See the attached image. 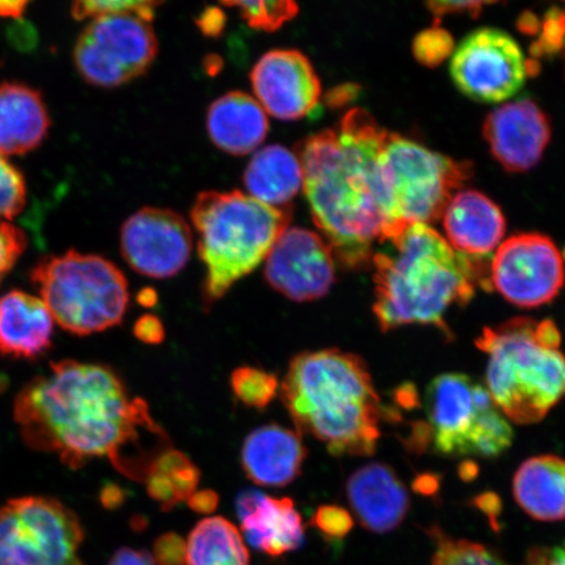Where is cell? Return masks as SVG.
Instances as JSON below:
<instances>
[{"label":"cell","instance_id":"1","mask_svg":"<svg viewBox=\"0 0 565 565\" xmlns=\"http://www.w3.org/2000/svg\"><path fill=\"white\" fill-rule=\"evenodd\" d=\"M21 436L71 469L106 458L126 478L146 482L171 439L141 398H131L108 366L63 360L35 377L15 401Z\"/></svg>","mask_w":565,"mask_h":565},{"label":"cell","instance_id":"2","mask_svg":"<svg viewBox=\"0 0 565 565\" xmlns=\"http://www.w3.org/2000/svg\"><path fill=\"white\" fill-rule=\"evenodd\" d=\"M386 132L356 108L337 129L317 132L298 148L313 221L350 270L371 266L374 245L384 244L377 162Z\"/></svg>","mask_w":565,"mask_h":565},{"label":"cell","instance_id":"3","mask_svg":"<svg viewBox=\"0 0 565 565\" xmlns=\"http://www.w3.org/2000/svg\"><path fill=\"white\" fill-rule=\"evenodd\" d=\"M385 244L371 263L373 312L384 333L424 324L449 334V310L469 303L478 285L490 286L482 259L456 252L427 224L409 225Z\"/></svg>","mask_w":565,"mask_h":565},{"label":"cell","instance_id":"4","mask_svg":"<svg viewBox=\"0 0 565 565\" xmlns=\"http://www.w3.org/2000/svg\"><path fill=\"white\" fill-rule=\"evenodd\" d=\"M280 391L299 433L331 455L369 457L376 450L383 408L359 356L337 349L302 352L289 363Z\"/></svg>","mask_w":565,"mask_h":565},{"label":"cell","instance_id":"5","mask_svg":"<svg viewBox=\"0 0 565 565\" xmlns=\"http://www.w3.org/2000/svg\"><path fill=\"white\" fill-rule=\"evenodd\" d=\"M553 321L533 318L486 328L477 341L486 353L487 392L501 414L518 424L542 420L565 397V355Z\"/></svg>","mask_w":565,"mask_h":565},{"label":"cell","instance_id":"6","mask_svg":"<svg viewBox=\"0 0 565 565\" xmlns=\"http://www.w3.org/2000/svg\"><path fill=\"white\" fill-rule=\"evenodd\" d=\"M291 212L267 206L242 192H204L192 210L198 252L206 266L204 299H222L256 270L288 228Z\"/></svg>","mask_w":565,"mask_h":565},{"label":"cell","instance_id":"7","mask_svg":"<svg viewBox=\"0 0 565 565\" xmlns=\"http://www.w3.org/2000/svg\"><path fill=\"white\" fill-rule=\"evenodd\" d=\"M471 164L428 150L412 139L386 132L377 173L385 239L409 225L435 223L457 190L471 177Z\"/></svg>","mask_w":565,"mask_h":565},{"label":"cell","instance_id":"8","mask_svg":"<svg viewBox=\"0 0 565 565\" xmlns=\"http://www.w3.org/2000/svg\"><path fill=\"white\" fill-rule=\"evenodd\" d=\"M32 282L62 329L89 335L117 327L129 308V285L110 260L70 250L42 259Z\"/></svg>","mask_w":565,"mask_h":565},{"label":"cell","instance_id":"9","mask_svg":"<svg viewBox=\"0 0 565 565\" xmlns=\"http://www.w3.org/2000/svg\"><path fill=\"white\" fill-rule=\"evenodd\" d=\"M422 429L444 456L498 457L511 447L513 429L483 385L461 373L436 377L424 395Z\"/></svg>","mask_w":565,"mask_h":565},{"label":"cell","instance_id":"10","mask_svg":"<svg viewBox=\"0 0 565 565\" xmlns=\"http://www.w3.org/2000/svg\"><path fill=\"white\" fill-rule=\"evenodd\" d=\"M79 519L54 499L30 497L0 507V565H83Z\"/></svg>","mask_w":565,"mask_h":565},{"label":"cell","instance_id":"11","mask_svg":"<svg viewBox=\"0 0 565 565\" xmlns=\"http://www.w3.org/2000/svg\"><path fill=\"white\" fill-rule=\"evenodd\" d=\"M157 54L150 21L136 13H118L92 19L77 39L74 58L84 79L113 88L145 74Z\"/></svg>","mask_w":565,"mask_h":565},{"label":"cell","instance_id":"12","mask_svg":"<svg viewBox=\"0 0 565 565\" xmlns=\"http://www.w3.org/2000/svg\"><path fill=\"white\" fill-rule=\"evenodd\" d=\"M529 63L511 34L479 28L459 42L450 61L457 88L472 100L503 103L524 87Z\"/></svg>","mask_w":565,"mask_h":565},{"label":"cell","instance_id":"13","mask_svg":"<svg viewBox=\"0 0 565 565\" xmlns=\"http://www.w3.org/2000/svg\"><path fill=\"white\" fill-rule=\"evenodd\" d=\"M564 280L562 253L553 239L540 233H520L508 238L492 258L490 286L521 308L553 301Z\"/></svg>","mask_w":565,"mask_h":565},{"label":"cell","instance_id":"14","mask_svg":"<svg viewBox=\"0 0 565 565\" xmlns=\"http://www.w3.org/2000/svg\"><path fill=\"white\" fill-rule=\"evenodd\" d=\"M121 249L132 270L154 279L171 278L189 263L192 228L171 210L147 207L127 218Z\"/></svg>","mask_w":565,"mask_h":565},{"label":"cell","instance_id":"15","mask_svg":"<svg viewBox=\"0 0 565 565\" xmlns=\"http://www.w3.org/2000/svg\"><path fill=\"white\" fill-rule=\"evenodd\" d=\"M265 277L289 300L321 299L335 281L333 252L316 232L287 228L266 257Z\"/></svg>","mask_w":565,"mask_h":565},{"label":"cell","instance_id":"16","mask_svg":"<svg viewBox=\"0 0 565 565\" xmlns=\"http://www.w3.org/2000/svg\"><path fill=\"white\" fill-rule=\"evenodd\" d=\"M250 81L266 115L281 121L306 117L320 102L321 82L312 63L294 49H278L260 56Z\"/></svg>","mask_w":565,"mask_h":565},{"label":"cell","instance_id":"17","mask_svg":"<svg viewBox=\"0 0 565 565\" xmlns=\"http://www.w3.org/2000/svg\"><path fill=\"white\" fill-rule=\"evenodd\" d=\"M484 138L507 171L526 172L542 158L551 138L548 118L530 98L507 103L486 118Z\"/></svg>","mask_w":565,"mask_h":565},{"label":"cell","instance_id":"18","mask_svg":"<svg viewBox=\"0 0 565 565\" xmlns=\"http://www.w3.org/2000/svg\"><path fill=\"white\" fill-rule=\"evenodd\" d=\"M348 499L360 524L377 534L398 527L409 507L405 484L387 465L376 462L353 472L348 482Z\"/></svg>","mask_w":565,"mask_h":565},{"label":"cell","instance_id":"19","mask_svg":"<svg viewBox=\"0 0 565 565\" xmlns=\"http://www.w3.org/2000/svg\"><path fill=\"white\" fill-rule=\"evenodd\" d=\"M443 221L450 246L476 259L490 256L505 232L503 212L476 190L457 192L445 209Z\"/></svg>","mask_w":565,"mask_h":565},{"label":"cell","instance_id":"20","mask_svg":"<svg viewBox=\"0 0 565 565\" xmlns=\"http://www.w3.org/2000/svg\"><path fill=\"white\" fill-rule=\"evenodd\" d=\"M308 450L301 435L268 424L246 437L242 450L243 469L254 483L286 487L301 475Z\"/></svg>","mask_w":565,"mask_h":565},{"label":"cell","instance_id":"21","mask_svg":"<svg viewBox=\"0 0 565 565\" xmlns=\"http://www.w3.org/2000/svg\"><path fill=\"white\" fill-rule=\"evenodd\" d=\"M54 320L45 302L23 291L0 298V355L33 360L52 348Z\"/></svg>","mask_w":565,"mask_h":565},{"label":"cell","instance_id":"22","mask_svg":"<svg viewBox=\"0 0 565 565\" xmlns=\"http://www.w3.org/2000/svg\"><path fill=\"white\" fill-rule=\"evenodd\" d=\"M207 129L215 146L235 157H242L264 143L268 121L257 98L236 90L211 104Z\"/></svg>","mask_w":565,"mask_h":565},{"label":"cell","instance_id":"23","mask_svg":"<svg viewBox=\"0 0 565 565\" xmlns=\"http://www.w3.org/2000/svg\"><path fill=\"white\" fill-rule=\"evenodd\" d=\"M51 118L38 90L18 83L0 84V153L24 154L47 136Z\"/></svg>","mask_w":565,"mask_h":565},{"label":"cell","instance_id":"24","mask_svg":"<svg viewBox=\"0 0 565 565\" xmlns=\"http://www.w3.org/2000/svg\"><path fill=\"white\" fill-rule=\"evenodd\" d=\"M515 501L530 518L543 522L565 519V461L556 456L527 459L513 479Z\"/></svg>","mask_w":565,"mask_h":565},{"label":"cell","instance_id":"25","mask_svg":"<svg viewBox=\"0 0 565 565\" xmlns=\"http://www.w3.org/2000/svg\"><path fill=\"white\" fill-rule=\"evenodd\" d=\"M239 520L247 543L268 556L291 553L306 539L301 515L289 498L264 494L256 507Z\"/></svg>","mask_w":565,"mask_h":565},{"label":"cell","instance_id":"26","mask_svg":"<svg viewBox=\"0 0 565 565\" xmlns=\"http://www.w3.org/2000/svg\"><path fill=\"white\" fill-rule=\"evenodd\" d=\"M244 183L254 200L280 209L291 202L303 186L301 161L286 147L267 146L247 164Z\"/></svg>","mask_w":565,"mask_h":565},{"label":"cell","instance_id":"27","mask_svg":"<svg viewBox=\"0 0 565 565\" xmlns=\"http://www.w3.org/2000/svg\"><path fill=\"white\" fill-rule=\"evenodd\" d=\"M188 565H249V551L239 530L224 518L198 522L188 542Z\"/></svg>","mask_w":565,"mask_h":565},{"label":"cell","instance_id":"28","mask_svg":"<svg viewBox=\"0 0 565 565\" xmlns=\"http://www.w3.org/2000/svg\"><path fill=\"white\" fill-rule=\"evenodd\" d=\"M200 480L201 471L189 457L180 450L169 449L153 462L146 486L148 494L167 512L188 501Z\"/></svg>","mask_w":565,"mask_h":565},{"label":"cell","instance_id":"29","mask_svg":"<svg viewBox=\"0 0 565 565\" xmlns=\"http://www.w3.org/2000/svg\"><path fill=\"white\" fill-rule=\"evenodd\" d=\"M430 536L435 542L433 565H507L483 545L451 539L439 527L433 529Z\"/></svg>","mask_w":565,"mask_h":565},{"label":"cell","instance_id":"30","mask_svg":"<svg viewBox=\"0 0 565 565\" xmlns=\"http://www.w3.org/2000/svg\"><path fill=\"white\" fill-rule=\"evenodd\" d=\"M232 391L244 405L264 409L278 393V377L256 366H239L231 376Z\"/></svg>","mask_w":565,"mask_h":565},{"label":"cell","instance_id":"31","mask_svg":"<svg viewBox=\"0 0 565 565\" xmlns=\"http://www.w3.org/2000/svg\"><path fill=\"white\" fill-rule=\"evenodd\" d=\"M236 7L243 19L254 30L274 32L299 13V6L289 0H263V2H223Z\"/></svg>","mask_w":565,"mask_h":565},{"label":"cell","instance_id":"32","mask_svg":"<svg viewBox=\"0 0 565 565\" xmlns=\"http://www.w3.org/2000/svg\"><path fill=\"white\" fill-rule=\"evenodd\" d=\"M26 185L23 174L0 153V221H11L24 210Z\"/></svg>","mask_w":565,"mask_h":565},{"label":"cell","instance_id":"33","mask_svg":"<svg viewBox=\"0 0 565 565\" xmlns=\"http://www.w3.org/2000/svg\"><path fill=\"white\" fill-rule=\"evenodd\" d=\"M159 2H110V0H92V2H77L73 6V17L76 20L97 19L118 13H136L147 21L154 18Z\"/></svg>","mask_w":565,"mask_h":565},{"label":"cell","instance_id":"34","mask_svg":"<svg viewBox=\"0 0 565 565\" xmlns=\"http://www.w3.org/2000/svg\"><path fill=\"white\" fill-rule=\"evenodd\" d=\"M26 243L23 231L9 222L0 221V285L24 253Z\"/></svg>","mask_w":565,"mask_h":565},{"label":"cell","instance_id":"35","mask_svg":"<svg viewBox=\"0 0 565 565\" xmlns=\"http://www.w3.org/2000/svg\"><path fill=\"white\" fill-rule=\"evenodd\" d=\"M451 38L447 31L430 30L422 32L414 42L416 58L426 65L433 66L440 63L451 52Z\"/></svg>","mask_w":565,"mask_h":565},{"label":"cell","instance_id":"36","mask_svg":"<svg viewBox=\"0 0 565 565\" xmlns=\"http://www.w3.org/2000/svg\"><path fill=\"white\" fill-rule=\"evenodd\" d=\"M313 524L323 535L338 540L350 533L353 521L349 512L337 505H322L313 515Z\"/></svg>","mask_w":565,"mask_h":565},{"label":"cell","instance_id":"37","mask_svg":"<svg viewBox=\"0 0 565 565\" xmlns=\"http://www.w3.org/2000/svg\"><path fill=\"white\" fill-rule=\"evenodd\" d=\"M186 542L179 534L166 533L154 541L153 562L157 565H188Z\"/></svg>","mask_w":565,"mask_h":565},{"label":"cell","instance_id":"38","mask_svg":"<svg viewBox=\"0 0 565 565\" xmlns=\"http://www.w3.org/2000/svg\"><path fill=\"white\" fill-rule=\"evenodd\" d=\"M134 334L146 344H160L166 339V330L160 318L153 315H145L139 318L134 327Z\"/></svg>","mask_w":565,"mask_h":565},{"label":"cell","instance_id":"39","mask_svg":"<svg viewBox=\"0 0 565 565\" xmlns=\"http://www.w3.org/2000/svg\"><path fill=\"white\" fill-rule=\"evenodd\" d=\"M489 2H430L428 9L434 13L436 20L450 13H468L470 17L477 18L482 12L484 6Z\"/></svg>","mask_w":565,"mask_h":565},{"label":"cell","instance_id":"40","mask_svg":"<svg viewBox=\"0 0 565 565\" xmlns=\"http://www.w3.org/2000/svg\"><path fill=\"white\" fill-rule=\"evenodd\" d=\"M526 565H565V543L555 547L534 548L527 556Z\"/></svg>","mask_w":565,"mask_h":565},{"label":"cell","instance_id":"41","mask_svg":"<svg viewBox=\"0 0 565 565\" xmlns=\"http://www.w3.org/2000/svg\"><path fill=\"white\" fill-rule=\"evenodd\" d=\"M218 494L212 490L195 491L186 501L190 510L201 513L211 514L216 511L218 505Z\"/></svg>","mask_w":565,"mask_h":565},{"label":"cell","instance_id":"42","mask_svg":"<svg viewBox=\"0 0 565 565\" xmlns=\"http://www.w3.org/2000/svg\"><path fill=\"white\" fill-rule=\"evenodd\" d=\"M109 565H157L146 551L122 547L113 555Z\"/></svg>","mask_w":565,"mask_h":565},{"label":"cell","instance_id":"43","mask_svg":"<svg viewBox=\"0 0 565 565\" xmlns=\"http://www.w3.org/2000/svg\"><path fill=\"white\" fill-rule=\"evenodd\" d=\"M225 23L224 13L222 10L210 9L203 12V15L198 20V25L204 34L217 35L222 32Z\"/></svg>","mask_w":565,"mask_h":565},{"label":"cell","instance_id":"44","mask_svg":"<svg viewBox=\"0 0 565 565\" xmlns=\"http://www.w3.org/2000/svg\"><path fill=\"white\" fill-rule=\"evenodd\" d=\"M28 2H0V17L18 19L23 15Z\"/></svg>","mask_w":565,"mask_h":565},{"label":"cell","instance_id":"45","mask_svg":"<svg viewBox=\"0 0 565 565\" xmlns=\"http://www.w3.org/2000/svg\"><path fill=\"white\" fill-rule=\"evenodd\" d=\"M139 302L143 307H152L154 302H157V294L152 291V289H145L139 295Z\"/></svg>","mask_w":565,"mask_h":565}]
</instances>
